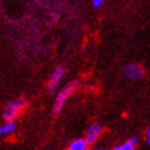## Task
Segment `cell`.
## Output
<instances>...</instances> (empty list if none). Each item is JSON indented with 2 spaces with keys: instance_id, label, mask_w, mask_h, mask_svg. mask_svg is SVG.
<instances>
[{
  "instance_id": "obj_6",
  "label": "cell",
  "mask_w": 150,
  "mask_h": 150,
  "mask_svg": "<svg viewBox=\"0 0 150 150\" xmlns=\"http://www.w3.org/2000/svg\"><path fill=\"white\" fill-rule=\"evenodd\" d=\"M88 143L86 139H83V138H77V139H75L73 141L69 146V149L70 150H85L87 149L88 147Z\"/></svg>"
},
{
  "instance_id": "obj_11",
  "label": "cell",
  "mask_w": 150,
  "mask_h": 150,
  "mask_svg": "<svg viewBox=\"0 0 150 150\" xmlns=\"http://www.w3.org/2000/svg\"><path fill=\"white\" fill-rule=\"evenodd\" d=\"M146 135H147V143H148V145L150 146V129H147Z\"/></svg>"
},
{
  "instance_id": "obj_7",
  "label": "cell",
  "mask_w": 150,
  "mask_h": 150,
  "mask_svg": "<svg viewBox=\"0 0 150 150\" xmlns=\"http://www.w3.org/2000/svg\"><path fill=\"white\" fill-rule=\"evenodd\" d=\"M14 130H15V123L13 122V120H9L3 125H1L0 133L1 134H8V133H12Z\"/></svg>"
},
{
  "instance_id": "obj_10",
  "label": "cell",
  "mask_w": 150,
  "mask_h": 150,
  "mask_svg": "<svg viewBox=\"0 0 150 150\" xmlns=\"http://www.w3.org/2000/svg\"><path fill=\"white\" fill-rule=\"evenodd\" d=\"M129 142H130L131 144L134 145V146H136V145H137V143H138V138L136 137V136H133V137L129 138Z\"/></svg>"
},
{
  "instance_id": "obj_4",
  "label": "cell",
  "mask_w": 150,
  "mask_h": 150,
  "mask_svg": "<svg viewBox=\"0 0 150 150\" xmlns=\"http://www.w3.org/2000/svg\"><path fill=\"white\" fill-rule=\"evenodd\" d=\"M64 73H66V70L62 67H58L57 69H55L53 74L50 75L48 83H47V89H48L50 92H54V91L56 90V88L59 86L60 81L63 77Z\"/></svg>"
},
{
  "instance_id": "obj_9",
  "label": "cell",
  "mask_w": 150,
  "mask_h": 150,
  "mask_svg": "<svg viewBox=\"0 0 150 150\" xmlns=\"http://www.w3.org/2000/svg\"><path fill=\"white\" fill-rule=\"evenodd\" d=\"M103 3V0H92V4L94 8H100Z\"/></svg>"
},
{
  "instance_id": "obj_3",
  "label": "cell",
  "mask_w": 150,
  "mask_h": 150,
  "mask_svg": "<svg viewBox=\"0 0 150 150\" xmlns=\"http://www.w3.org/2000/svg\"><path fill=\"white\" fill-rule=\"evenodd\" d=\"M123 76L130 79H141L144 77V68L138 63H129L122 70Z\"/></svg>"
},
{
  "instance_id": "obj_1",
  "label": "cell",
  "mask_w": 150,
  "mask_h": 150,
  "mask_svg": "<svg viewBox=\"0 0 150 150\" xmlns=\"http://www.w3.org/2000/svg\"><path fill=\"white\" fill-rule=\"evenodd\" d=\"M77 81H72L68 84L64 88H62L61 90L59 91V93L57 94L56 100L54 102V106H53V114L54 115H58L59 112L61 110L62 106L64 105L66 101L68 100V98L71 96V94L74 92V90L77 88Z\"/></svg>"
},
{
  "instance_id": "obj_2",
  "label": "cell",
  "mask_w": 150,
  "mask_h": 150,
  "mask_svg": "<svg viewBox=\"0 0 150 150\" xmlns=\"http://www.w3.org/2000/svg\"><path fill=\"white\" fill-rule=\"evenodd\" d=\"M27 102L23 99L19 100H14L11 101L6 104L4 107V112H3V119L6 121L9 120H14L15 118H17L19 116V114L23 112V110L26 107Z\"/></svg>"
},
{
  "instance_id": "obj_5",
  "label": "cell",
  "mask_w": 150,
  "mask_h": 150,
  "mask_svg": "<svg viewBox=\"0 0 150 150\" xmlns=\"http://www.w3.org/2000/svg\"><path fill=\"white\" fill-rule=\"evenodd\" d=\"M101 131H102V128H101L100 125L93 123L92 125H90V128L88 129L87 133H86V136H85V139L87 141L88 144L89 145L93 144L94 142L98 139V137L100 136Z\"/></svg>"
},
{
  "instance_id": "obj_8",
  "label": "cell",
  "mask_w": 150,
  "mask_h": 150,
  "mask_svg": "<svg viewBox=\"0 0 150 150\" xmlns=\"http://www.w3.org/2000/svg\"><path fill=\"white\" fill-rule=\"evenodd\" d=\"M134 145L131 144L130 142H127V143H125V144H121V145H118V146H116L114 149L115 150H133L134 149Z\"/></svg>"
}]
</instances>
